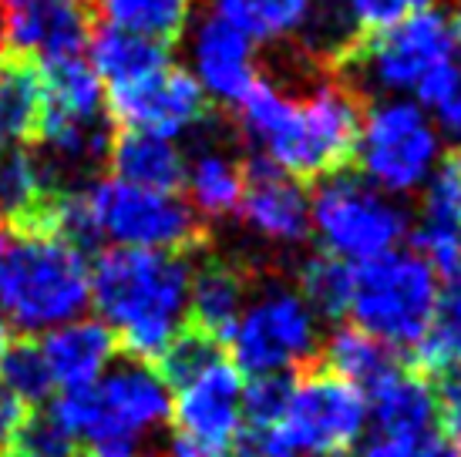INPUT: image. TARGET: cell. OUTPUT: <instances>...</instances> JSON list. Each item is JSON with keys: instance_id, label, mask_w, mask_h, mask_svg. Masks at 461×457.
<instances>
[{"instance_id": "1", "label": "cell", "mask_w": 461, "mask_h": 457, "mask_svg": "<svg viewBox=\"0 0 461 457\" xmlns=\"http://www.w3.org/2000/svg\"><path fill=\"white\" fill-rule=\"evenodd\" d=\"M236 114L257 158L296 182H310L337 175L354 162L364 108L357 91L340 77H321L303 94L259 77L236 104Z\"/></svg>"}, {"instance_id": "2", "label": "cell", "mask_w": 461, "mask_h": 457, "mask_svg": "<svg viewBox=\"0 0 461 457\" xmlns=\"http://www.w3.org/2000/svg\"><path fill=\"white\" fill-rule=\"evenodd\" d=\"M189 282V255L104 249L91 266V306L131 360L155 363L185 327Z\"/></svg>"}, {"instance_id": "3", "label": "cell", "mask_w": 461, "mask_h": 457, "mask_svg": "<svg viewBox=\"0 0 461 457\" xmlns=\"http://www.w3.org/2000/svg\"><path fill=\"white\" fill-rule=\"evenodd\" d=\"M91 306V263L54 232H21L0 255V313L7 327L51 333Z\"/></svg>"}, {"instance_id": "4", "label": "cell", "mask_w": 461, "mask_h": 457, "mask_svg": "<svg viewBox=\"0 0 461 457\" xmlns=\"http://www.w3.org/2000/svg\"><path fill=\"white\" fill-rule=\"evenodd\" d=\"M51 414L77 444L139 441L172 420V390L152 363H112L88 387L65 390Z\"/></svg>"}, {"instance_id": "5", "label": "cell", "mask_w": 461, "mask_h": 457, "mask_svg": "<svg viewBox=\"0 0 461 457\" xmlns=\"http://www.w3.org/2000/svg\"><path fill=\"white\" fill-rule=\"evenodd\" d=\"M438 273L414 249H394L354 266L347 317L387 350H418L438 306Z\"/></svg>"}, {"instance_id": "6", "label": "cell", "mask_w": 461, "mask_h": 457, "mask_svg": "<svg viewBox=\"0 0 461 457\" xmlns=\"http://www.w3.org/2000/svg\"><path fill=\"white\" fill-rule=\"evenodd\" d=\"M95 242L108 239L112 249L193 255L209 239L205 222L179 192H152L122 178H98L81 189Z\"/></svg>"}, {"instance_id": "7", "label": "cell", "mask_w": 461, "mask_h": 457, "mask_svg": "<svg viewBox=\"0 0 461 457\" xmlns=\"http://www.w3.org/2000/svg\"><path fill=\"white\" fill-rule=\"evenodd\" d=\"M310 232L327 255L360 266L401 249L411 219L394 195L374 189L367 178L337 172L321 178L310 195Z\"/></svg>"}, {"instance_id": "8", "label": "cell", "mask_w": 461, "mask_h": 457, "mask_svg": "<svg viewBox=\"0 0 461 457\" xmlns=\"http://www.w3.org/2000/svg\"><path fill=\"white\" fill-rule=\"evenodd\" d=\"M455 61V34L441 11H418L401 24L357 38L337 61L344 85L381 98H408L435 67Z\"/></svg>"}, {"instance_id": "9", "label": "cell", "mask_w": 461, "mask_h": 457, "mask_svg": "<svg viewBox=\"0 0 461 457\" xmlns=\"http://www.w3.org/2000/svg\"><path fill=\"white\" fill-rule=\"evenodd\" d=\"M445 141L421 104L411 98H377L364 112L354 145L357 175L387 195L424 189L445 158Z\"/></svg>"}, {"instance_id": "10", "label": "cell", "mask_w": 461, "mask_h": 457, "mask_svg": "<svg viewBox=\"0 0 461 457\" xmlns=\"http://www.w3.org/2000/svg\"><path fill=\"white\" fill-rule=\"evenodd\" d=\"M226 346L232 367L246 377L300 373L321 356V319L296 290L269 282L267 290L249 296Z\"/></svg>"}, {"instance_id": "11", "label": "cell", "mask_w": 461, "mask_h": 457, "mask_svg": "<svg viewBox=\"0 0 461 457\" xmlns=\"http://www.w3.org/2000/svg\"><path fill=\"white\" fill-rule=\"evenodd\" d=\"M367 427V400L327 370H300L276 434L294 457L347 454Z\"/></svg>"}, {"instance_id": "12", "label": "cell", "mask_w": 461, "mask_h": 457, "mask_svg": "<svg viewBox=\"0 0 461 457\" xmlns=\"http://www.w3.org/2000/svg\"><path fill=\"white\" fill-rule=\"evenodd\" d=\"M104 114L125 131H149L162 139H182L212 121V108L189 71L168 64L166 71L145 77L131 88L104 94Z\"/></svg>"}, {"instance_id": "13", "label": "cell", "mask_w": 461, "mask_h": 457, "mask_svg": "<svg viewBox=\"0 0 461 457\" xmlns=\"http://www.w3.org/2000/svg\"><path fill=\"white\" fill-rule=\"evenodd\" d=\"M243 373L230 360H219L193 381L172 390V424L179 441L226 454L243 434Z\"/></svg>"}, {"instance_id": "14", "label": "cell", "mask_w": 461, "mask_h": 457, "mask_svg": "<svg viewBox=\"0 0 461 457\" xmlns=\"http://www.w3.org/2000/svg\"><path fill=\"white\" fill-rule=\"evenodd\" d=\"M91 21L88 0H0V54L27 61L81 54Z\"/></svg>"}, {"instance_id": "15", "label": "cell", "mask_w": 461, "mask_h": 457, "mask_svg": "<svg viewBox=\"0 0 461 457\" xmlns=\"http://www.w3.org/2000/svg\"><path fill=\"white\" fill-rule=\"evenodd\" d=\"M236 212L249 232L273 246H300L310 236V195L303 182L283 175L257 155L246 162V185Z\"/></svg>"}, {"instance_id": "16", "label": "cell", "mask_w": 461, "mask_h": 457, "mask_svg": "<svg viewBox=\"0 0 461 457\" xmlns=\"http://www.w3.org/2000/svg\"><path fill=\"white\" fill-rule=\"evenodd\" d=\"M189 61H193L189 75L195 77V85L203 88L209 104L216 102L236 108L259 81L253 40L216 13H209L195 24Z\"/></svg>"}, {"instance_id": "17", "label": "cell", "mask_w": 461, "mask_h": 457, "mask_svg": "<svg viewBox=\"0 0 461 457\" xmlns=\"http://www.w3.org/2000/svg\"><path fill=\"white\" fill-rule=\"evenodd\" d=\"M48 162L31 145L0 148V219L21 232H51L54 205L65 195Z\"/></svg>"}, {"instance_id": "18", "label": "cell", "mask_w": 461, "mask_h": 457, "mask_svg": "<svg viewBox=\"0 0 461 457\" xmlns=\"http://www.w3.org/2000/svg\"><path fill=\"white\" fill-rule=\"evenodd\" d=\"M38 343L44 360H48L54 387L61 394L95 383L118 356L115 333L108 330L102 319L77 317L65 327H58V330L44 333Z\"/></svg>"}, {"instance_id": "19", "label": "cell", "mask_w": 461, "mask_h": 457, "mask_svg": "<svg viewBox=\"0 0 461 457\" xmlns=\"http://www.w3.org/2000/svg\"><path fill=\"white\" fill-rule=\"evenodd\" d=\"M249 296H253L249 269L232 259H205L203 266L193 269L185 323L226 346V336L232 333L236 319L243 317Z\"/></svg>"}, {"instance_id": "20", "label": "cell", "mask_w": 461, "mask_h": 457, "mask_svg": "<svg viewBox=\"0 0 461 457\" xmlns=\"http://www.w3.org/2000/svg\"><path fill=\"white\" fill-rule=\"evenodd\" d=\"M367 420L377 424V434H421L435 431L438 390L431 377L397 360L377 383L364 390Z\"/></svg>"}, {"instance_id": "21", "label": "cell", "mask_w": 461, "mask_h": 457, "mask_svg": "<svg viewBox=\"0 0 461 457\" xmlns=\"http://www.w3.org/2000/svg\"><path fill=\"white\" fill-rule=\"evenodd\" d=\"M112 178L152 192H179L185 182V152L172 139L149 131H118L108 152Z\"/></svg>"}, {"instance_id": "22", "label": "cell", "mask_w": 461, "mask_h": 457, "mask_svg": "<svg viewBox=\"0 0 461 457\" xmlns=\"http://www.w3.org/2000/svg\"><path fill=\"white\" fill-rule=\"evenodd\" d=\"M246 185V166L236 155L216 141H203L185 162V182L189 205L199 219H226L240 209Z\"/></svg>"}, {"instance_id": "23", "label": "cell", "mask_w": 461, "mask_h": 457, "mask_svg": "<svg viewBox=\"0 0 461 457\" xmlns=\"http://www.w3.org/2000/svg\"><path fill=\"white\" fill-rule=\"evenodd\" d=\"M88 64L95 67L102 88L118 91V88H131V85H139V81L158 75V71H166L168 64H172V54H168V48L155 44V40L102 27L91 38Z\"/></svg>"}, {"instance_id": "24", "label": "cell", "mask_w": 461, "mask_h": 457, "mask_svg": "<svg viewBox=\"0 0 461 457\" xmlns=\"http://www.w3.org/2000/svg\"><path fill=\"white\" fill-rule=\"evenodd\" d=\"M88 4L104 27L155 40L162 48H172L176 40L185 38V27L195 11V0H88Z\"/></svg>"}, {"instance_id": "25", "label": "cell", "mask_w": 461, "mask_h": 457, "mask_svg": "<svg viewBox=\"0 0 461 457\" xmlns=\"http://www.w3.org/2000/svg\"><path fill=\"white\" fill-rule=\"evenodd\" d=\"M44 118V81L38 61L4 58L0 71V148L34 145Z\"/></svg>"}, {"instance_id": "26", "label": "cell", "mask_w": 461, "mask_h": 457, "mask_svg": "<svg viewBox=\"0 0 461 457\" xmlns=\"http://www.w3.org/2000/svg\"><path fill=\"white\" fill-rule=\"evenodd\" d=\"M44 81V114L54 118H104V88L81 54L38 61Z\"/></svg>"}, {"instance_id": "27", "label": "cell", "mask_w": 461, "mask_h": 457, "mask_svg": "<svg viewBox=\"0 0 461 457\" xmlns=\"http://www.w3.org/2000/svg\"><path fill=\"white\" fill-rule=\"evenodd\" d=\"M323 370L347 381L350 387H357L360 394L384 377L387 370L397 363V354L387 350L384 343H377L371 333L357 330L354 323L350 327H337V330L323 340L321 346Z\"/></svg>"}, {"instance_id": "28", "label": "cell", "mask_w": 461, "mask_h": 457, "mask_svg": "<svg viewBox=\"0 0 461 457\" xmlns=\"http://www.w3.org/2000/svg\"><path fill=\"white\" fill-rule=\"evenodd\" d=\"M414 354H418L421 373H435V377L461 373V263L445 276L431 327Z\"/></svg>"}, {"instance_id": "29", "label": "cell", "mask_w": 461, "mask_h": 457, "mask_svg": "<svg viewBox=\"0 0 461 457\" xmlns=\"http://www.w3.org/2000/svg\"><path fill=\"white\" fill-rule=\"evenodd\" d=\"M212 13L249 40H283L307 27L313 0H212Z\"/></svg>"}, {"instance_id": "30", "label": "cell", "mask_w": 461, "mask_h": 457, "mask_svg": "<svg viewBox=\"0 0 461 457\" xmlns=\"http://www.w3.org/2000/svg\"><path fill=\"white\" fill-rule=\"evenodd\" d=\"M350 290H354V266H347L327 253L310 255L296 273V292L317 313V319L347 317Z\"/></svg>"}, {"instance_id": "31", "label": "cell", "mask_w": 461, "mask_h": 457, "mask_svg": "<svg viewBox=\"0 0 461 457\" xmlns=\"http://www.w3.org/2000/svg\"><path fill=\"white\" fill-rule=\"evenodd\" d=\"M219 360H226V346L185 323V327L168 340V346L158 354V360H155L152 367L158 370V377L168 383V390H176V387H182L185 381H193L195 373L209 370L212 363H219Z\"/></svg>"}, {"instance_id": "32", "label": "cell", "mask_w": 461, "mask_h": 457, "mask_svg": "<svg viewBox=\"0 0 461 457\" xmlns=\"http://www.w3.org/2000/svg\"><path fill=\"white\" fill-rule=\"evenodd\" d=\"M0 383L24 407L44 404L54 394L51 370H48V360L41 354L38 340L11 343V350L0 363Z\"/></svg>"}, {"instance_id": "33", "label": "cell", "mask_w": 461, "mask_h": 457, "mask_svg": "<svg viewBox=\"0 0 461 457\" xmlns=\"http://www.w3.org/2000/svg\"><path fill=\"white\" fill-rule=\"evenodd\" d=\"M7 457H81V444L58 424L51 410H27Z\"/></svg>"}, {"instance_id": "34", "label": "cell", "mask_w": 461, "mask_h": 457, "mask_svg": "<svg viewBox=\"0 0 461 457\" xmlns=\"http://www.w3.org/2000/svg\"><path fill=\"white\" fill-rule=\"evenodd\" d=\"M411 242H414L411 249L421 255L438 276H448L451 269L461 263V226H455L445 216L421 209L418 222L411 226Z\"/></svg>"}, {"instance_id": "35", "label": "cell", "mask_w": 461, "mask_h": 457, "mask_svg": "<svg viewBox=\"0 0 461 457\" xmlns=\"http://www.w3.org/2000/svg\"><path fill=\"white\" fill-rule=\"evenodd\" d=\"M294 373H269V377H249L243 387V427L246 431H269L283 420L286 400H290Z\"/></svg>"}, {"instance_id": "36", "label": "cell", "mask_w": 461, "mask_h": 457, "mask_svg": "<svg viewBox=\"0 0 461 457\" xmlns=\"http://www.w3.org/2000/svg\"><path fill=\"white\" fill-rule=\"evenodd\" d=\"M347 24L357 38L387 31L418 11H435V0H340Z\"/></svg>"}, {"instance_id": "37", "label": "cell", "mask_w": 461, "mask_h": 457, "mask_svg": "<svg viewBox=\"0 0 461 457\" xmlns=\"http://www.w3.org/2000/svg\"><path fill=\"white\" fill-rule=\"evenodd\" d=\"M360 457H461L438 431L421 434H374Z\"/></svg>"}, {"instance_id": "38", "label": "cell", "mask_w": 461, "mask_h": 457, "mask_svg": "<svg viewBox=\"0 0 461 457\" xmlns=\"http://www.w3.org/2000/svg\"><path fill=\"white\" fill-rule=\"evenodd\" d=\"M421 209L461 226V148H455L448 158H441V166L435 168L431 182L424 185Z\"/></svg>"}, {"instance_id": "39", "label": "cell", "mask_w": 461, "mask_h": 457, "mask_svg": "<svg viewBox=\"0 0 461 457\" xmlns=\"http://www.w3.org/2000/svg\"><path fill=\"white\" fill-rule=\"evenodd\" d=\"M438 420H441V437L461 454V373L445 377L438 390Z\"/></svg>"}, {"instance_id": "40", "label": "cell", "mask_w": 461, "mask_h": 457, "mask_svg": "<svg viewBox=\"0 0 461 457\" xmlns=\"http://www.w3.org/2000/svg\"><path fill=\"white\" fill-rule=\"evenodd\" d=\"M428 118L435 121L438 135H441V141H451V145H461V85L455 91H451L448 98L441 104H435L431 112H428Z\"/></svg>"}, {"instance_id": "41", "label": "cell", "mask_w": 461, "mask_h": 457, "mask_svg": "<svg viewBox=\"0 0 461 457\" xmlns=\"http://www.w3.org/2000/svg\"><path fill=\"white\" fill-rule=\"evenodd\" d=\"M27 410H31V407L21 404V400H17V397L0 383V454H7L14 434H17V427L24 424Z\"/></svg>"}, {"instance_id": "42", "label": "cell", "mask_w": 461, "mask_h": 457, "mask_svg": "<svg viewBox=\"0 0 461 457\" xmlns=\"http://www.w3.org/2000/svg\"><path fill=\"white\" fill-rule=\"evenodd\" d=\"M158 457H230V454H212V451H199V447L185 444V441H176V444L162 451Z\"/></svg>"}, {"instance_id": "43", "label": "cell", "mask_w": 461, "mask_h": 457, "mask_svg": "<svg viewBox=\"0 0 461 457\" xmlns=\"http://www.w3.org/2000/svg\"><path fill=\"white\" fill-rule=\"evenodd\" d=\"M11 343H14L11 327H7V319L0 317V363H4V356H7V350H11Z\"/></svg>"}, {"instance_id": "44", "label": "cell", "mask_w": 461, "mask_h": 457, "mask_svg": "<svg viewBox=\"0 0 461 457\" xmlns=\"http://www.w3.org/2000/svg\"><path fill=\"white\" fill-rule=\"evenodd\" d=\"M451 34H455V48H461V0L455 7V24H451Z\"/></svg>"}, {"instance_id": "45", "label": "cell", "mask_w": 461, "mask_h": 457, "mask_svg": "<svg viewBox=\"0 0 461 457\" xmlns=\"http://www.w3.org/2000/svg\"><path fill=\"white\" fill-rule=\"evenodd\" d=\"M7 246V239H4V219H0V249Z\"/></svg>"}, {"instance_id": "46", "label": "cell", "mask_w": 461, "mask_h": 457, "mask_svg": "<svg viewBox=\"0 0 461 457\" xmlns=\"http://www.w3.org/2000/svg\"><path fill=\"white\" fill-rule=\"evenodd\" d=\"M330 457H354V454H350V451H347V454H330Z\"/></svg>"}, {"instance_id": "47", "label": "cell", "mask_w": 461, "mask_h": 457, "mask_svg": "<svg viewBox=\"0 0 461 457\" xmlns=\"http://www.w3.org/2000/svg\"><path fill=\"white\" fill-rule=\"evenodd\" d=\"M0 71H4V54H0Z\"/></svg>"}, {"instance_id": "48", "label": "cell", "mask_w": 461, "mask_h": 457, "mask_svg": "<svg viewBox=\"0 0 461 457\" xmlns=\"http://www.w3.org/2000/svg\"><path fill=\"white\" fill-rule=\"evenodd\" d=\"M0 255H4V249H0Z\"/></svg>"}, {"instance_id": "49", "label": "cell", "mask_w": 461, "mask_h": 457, "mask_svg": "<svg viewBox=\"0 0 461 457\" xmlns=\"http://www.w3.org/2000/svg\"><path fill=\"white\" fill-rule=\"evenodd\" d=\"M0 457H7V454H0Z\"/></svg>"}]
</instances>
